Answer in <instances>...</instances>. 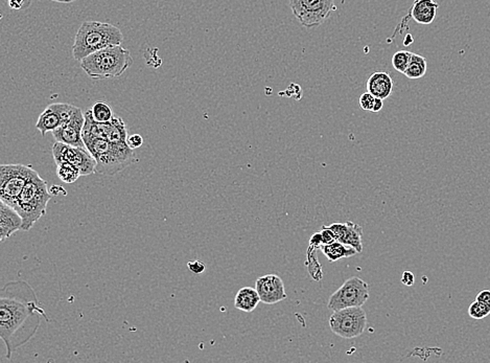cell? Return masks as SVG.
Returning <instances> with one entry per match:
<instances>
[{"label": "cell", "mask_w": 490, "mask_h": 363, "mask_svg": "<svg viewBox=\"0 0 490 363\" xmlns=\"http://www.w3.org/2000/svg\"><path fill=\"white\" fill-rule=\"evenodd\" d=\"M41 317L47 321L35 292L24 281H12L3 288L0 298V337L7 346V357L28 342L38 330Z\"/></svg>", "instance_id": "cell-1"}, {"label": "cell", "mask_w": 490, "mask_h": 363, "mask_svg": "<svg viewBox=\"0 0 490 363\" xmlns=\"http://www.w3.org/2000/svg\"><path fill=\"white\" fill-rule=\"evenodd\" d=\"M85 147L97 162L95 173L114 176L136 160L134 150L128 144H114L101 137H83Z\"/></svg>", "instance_id": "cell-2"}, {"label": "cell", "mask_w": 490, "mask_h": 363, "mask_svg": "<svg viewBox=\"0 0 490 363\" xmlns=\"http://www.w3.org/2000/svg\"><path fill=\"white\" fill-rule=\"evenodd\" d=\"M122 43L124 35L118 26L106 22H84L74 38L72 56L81 62L95 52L112 45H122Z\"/></svg>", "instance_id": "cell-3"}, {"label": "cell", "mask_w": 490, "mask_h": 363, "mask_svg": "<svg viewBox=\"0 0 490 363\" xmlns=\"http://www.w3.org/2000/svg\"><path fill=\"white\" fill-rule=\"evenodd\" d=\"M80 63L93 80H105L122 76L132 66L133 58L122 45H112L87 56Z\"/></svg>", "instance_id": "cell-4"}, {"label": "cell", "mask_w": 490, "mask_h": 363, "mask_svg": "<svg viewBox=\"0 0 490 363\" xmlns=\"http://www.w3.org/2000/svg\"><path fill=\"white\" fill-rule=\"evenodd\" d=\"M47 181L38 173L30 179L18 197L15 208L24 220L22 231H29L47 214V204L52 199Z\"/></svg>", "instance_id": "cell-5"}, {"label": "cell", "mask_w": 490, "mask_h": 363, "mask_svg": "<svg viewBox=\"0 0 490 363\" xmlns=\"http://www.w3.org/2000/svg\"><path fill=\"white\" fill-rule=\"evenodd\" d=\"M36 171L32 166L13 164L0 166V200L15 206L18 197Z\"/></svg>", "instance_id": "cell-6"}, {"label": "cell", "mask_w": 490, "mask_h": 363, "mask_svg": "<svg viewBox=\"0 0 490 363\" xmlns=\"http://www.w3.org/2000/svg\"><path fill=\"white\" fill-rule=\"evenodd\" d=\"M290 8L306 29L320 26L337 10L335 0H290Z\"/></svg>", "instance_id": "cell-7"}, {"label": "cell", "mask_w": 490, "mask_h": 363, "mask_svg": "<svg viewBox=\"0 0 490 363\" xmlns=\"http://www.w3.org/2000/svg\"><path fill=\"white\" fill-rule=\"evenodd\" d=\"M329 323L333 334L345 339H351L364 333L367 315L362 307H348L333 311Z\"/></svg>", "instance_id": "cell-8"}, {"label": "cell", "mask_w": 490, "mask_h": 363, "mask_svg": "<svg viewBox=\"0 0 490 363\" xmlns=\"http://www.w3.org/2000/svg\"><path fill=\"white\" fill-rule=\"evenodd\" d=\"M370 287L364 279L358 277L348 279L335 293L331 294L327 307L331 311L348 307H362L368 300Z\"/></svg>", "instance_id": "cell-9"}, {"label": "cell", "mask_w": 490, "mask_h": 363, "mask_svg": "<svg viewBox=\"0 0 490 363\" xmlns=\"http://www.w3.org/2000/svg\"><path fill=\"white\" fill-rule=\"evenodd\" d=\"M84 116L83 137H101L114 144L127 143L128 129L120 116H114L113 120L108 123H99L93 118L89 109L84 112Z\"/></svg>", "instance_id": "cell-10"}, {"label": "cell", "mask_w": 490, "mask_h": 363, "mask_svg": "<svg viewBox=\"0 0 490 363\" xmlns=\"http://www.w3.org/2000/svg\"><path fill=\"white\" fill-rule=\"evenodd\" d=\"M53 156L56 164L68 162L80 170L82 176L95 174L97 162L86 147H74L66 144L57 143L53 146Z\"/></svg>", "instance_id": "cell-11"}, {"label": "cell", "mask_w": 490, "mask_h": 363, "mask_svg": "<svg viewBox=\"0 0 490 363\" xmlns=\"http://www.w3.org/2000/svg\"><path fill=\"white\" fill-rule=\"evenodd\" d=\"M85 116L81 108L63 125L56 129L53 134L56 141L74 147H85L83 141V128H84Z\"/></svg>", "instance_id": "cell-12"}, {"label": "cell", "mask_w": 490, "mask_h": 363, "mask_svg": "<svg viewBox=\"0 0 490 363\" xmlns=\"http://www.w3.org/2000/svg\"><path fill=\"white\" fill-rule=\"evenodd\" d=\"M255 289L264 304H274L287 298L285 284L276 275H267L256 279Z\"/></svg>", "instance_id": "cell-13"}, {"label": "cell", "mask_w": 490, "mask_h": 363, "mask_svg": "<svg viewBox=\"0 0 490 363\" xmlns=\"http://www.w3.org/2000/svg\"><path fill=\"white\" fill-rule=\"evenodd\" d=\"M329 229L335 233V239L345 245L351 246L358 254L363 252V229L356 223H333Z\"/></svg>", "instance_id": "cell-14"}, {"label": "cell", "mask_w": 490, "mask_h": 363, "mask_svg": "<svg viewBox=\"0 0 490 363\" xmlns=\"http://www.w3.org/2000/svg\"><path fill=\"white\" fill-rule=\"evenodd\" d=\"M24 220L19 213L5 202H0V240L11 238L14 233L22 229Z\"/></svg>", "instance_id": "cell-15"}, {"label": "cell", "mask_w": 490, "mask_h": 363, "mask_svg": "<svg viewBox=\"0 0 490 363\" xmlns=\"http://www.w3.org/2000/svg\"><path fill=\"white\" fill-rule=\"evenodd\" d=\"M367 91L379 99L386 100L393 91V80L388 72H377L367 80Z\"/></svg>", "instance_id": "cell-16"}, {"label": "cell", "mask_w": 490, "mask_h": 363, "mask_svg": "<svg viewBox=\"0 0 490 363\" xmlns=\"http://www.w3.org/2000/svg\"><path fill=\"white\" fill-rule=\"evenodd\" d=\"M439 5L435 0H415L411 8V16L415 22L423 26L433 24Z\"/></svg>", "instance_id": "cell-17"}, {"label": "cell", "mask_w": 490, "mask_h": 363, "mask_svg": "<svg viewBox=\"0 0 490 363\" xmlns=\"http://www.w3.org/2000/svg\"><path fill=\"white\" fill-rule=\"evenodd\" d=\"M260 300V294L255 288L243 287L239 290L235 298V307L246 313L255 310Z\"/></svg>", "instance_id": "cell-18"}, {"label": "cell", "mask_w": 490, "mask_h": 363, "mask_svg": "<svg viewBox=\"0 0 490 363\" xmlns=\"http://www.w3.org/2000/svg\"><path fill=\"white\" fill-rule=\"evenodd\" d=\"M320 249L331 263L337 262L341 258H350V256L358 254L356 249H354L351 246L345 245L339 241H335L331 244H323Z\"/></svg>", "instance_id": "cell-19"}, {"label": "cell", "mask_w": 490, "mask_h": 363, "mask_svg": "<svg viewBox=\"0 0 490 363\" xmlns=\"http://www.w3.org/2000/svg\"><path fill=\"white\" fill-rule=\"evenodd\" d=\"M63 124L60 114L52 107L51 105L47 106V109L40 114L38 121H37L36 128L40 131L41 135L45 137L47 132H54L56 129L59 128Z\"/></svg>", "instance_id": "cell-20"}, {"label": "cell", "mask_w": 490, "mask_h": 363, "mask_svg": "<svg viewBox=\"0 0 490 363\" xmlns=\"http://www.w3.org/2000/svg\"><path fill=\"white\" fill-rule=\"evenodd\" d=\"M427 59L422 56L413 53L410 63H409L408 68H406L404 75L406 78L416 80V79L422 78L427 74Z\"/></svg>", "instance_id": "cell-21"}, {"label": "cell", "mask_w": 490, "mask_h": 363, "mask_svg": "<svg viewBox=\"0 0 490 363\" xmlns=\"http://www.w3.org/2000/svg\"><path fill=\"white\" fill-rule=\"evenodd\" d=\"M57 176L60 180L65 183H74L80 178V170L74 164L68 162H62L57 164Z\"/></svg>", "instance_id": "cell-22"}, {"label": "cell", "mask_w": 490, "mask_h": 363, "mask_svg": "<svg viewBox=\"0 0 490 363\" xmlns=\"http://www.w3.org/2000/svg\"><path fill=\"white\" fill-rule=\"evenodd\" d=\"M91 116L99 123H108L113 120L114 114L111 106L106 102H95L93 107L89 108Z\"/></svg>", "instance_id": "cell-23"}, {"label": "cell", "mask_w": 490, "mask_h": 363, "mask_svg": "<svg viewBox=\"0 0 490 363\" xmlns=\"http://www.w3.org/2000/svg\"><path fill=\"white\" fill-rule=\"evenodd\" d=\"M412 54L408 51H398L397 53L394 54L393 57H392V66H393L394 70L400 72V74H404L406 68H408L409 63H410Z\"/></svg>", "instance_id": "cell-24"}, {"label": "cell", "mask_w": 490, "mask_h": 363, "mask_svg": "<svg viewBox=\"0 0 490 363\" xmlns=\"http://www.w3.org/2000/svg\"><path fill=\"white\" fill-rule=\"evenodd\" d=\"M468 314L471 318L483 319L487 317L490 314V308L487 304H484V302H480V300H475V302H471V306L468 308Z\"/></svg>", "instance_id": "cell-25"}, {"label": "cell", "mask_w": 490, "mask_h": 363, "mask_svg": "<svg viewBox=\"0 0 490 363\" xmlns=\"http://www.w3.org/2000/svg\"><path fill=\"white\" fill-rule=\"evenodd\" d=\"M375 100H377V98L371 95L368 91L363 93L360 97V100H358L361 109L365 110V111L372 112L373 108H374Z\"/></svg>", "instance_id": "cell-26"}, {"label": "cell", "mask_w": 490, "mask_h": 363, "mask_svg": "<svg viewBox=\"0 0 490 363\" xmlns=\"http://www.w3.org/2000/svg\"><path fill=\"white\" fill-rule=\"evenodd\" d=\"M127 144L132 150L139 149L143 145V137L139 134L129 135L128 139H127Z\"/></svg>", "instance_id": "cell-27"}, {"label": "cell", "mask_w": 490, "mask_h": 363, "mask_svg": "<svg viewBox=\"0 0 490 363\" xmlns=\"http://www.w3.org/2000/svg\"><path fill=\"white\" fill-rule=\"evenodd\" d=\"M187 267H189V270L191 272L195 273V275H201L205 271V264L201 261H191V262L187 263Z\"/></svg>", "instance_id": "cell-28"}, {"label": "cell", "mask_w": 490, "mask_h": 363, "mask_svg": "<svg viewBox=\"0 0 490 363\" xmlns=\"http://www.w3.org/2000/svg\"><path fill=\"white\" fill-rule=\"evenodd\" d=\"M321 235H322L323 244H331L337 241L335 233L329 226H322Z\"/></svg>", "instance_id": "cell-29"}, {"label": "cell", "mask_w": 490, "mask_h": 363, "mask_svg": "<svg viewBox=\"0 0 490 363\" xmlns=\"http://www.w3.org/2000/svg\"><path fill=\"white\" fill-rule=\"evenodd\" d=\"M322 245L323 239L322 235H321V231L314 233L310 239V248H313V249H319V248H321V246Z\"/></svg>", "instance_id": "cell-30"}, {"label": "cell", "mask_w": 490, "mask_h": 363, "mask_svg": "<svg viewBox=\"0 0 490 363\" xmlns=\"http://www.w3.org/2000/svg\"><path fill=\"white\" fill-rule=\"evenodd\" d=\"M402 283L404 284V286H406V287H411V286L414 285V273L410 270H404L402 275Z\"/></svg>", "instance_id": "cell-31"}, {"label": "cell", "mask_w": 490, "mask_h": 363, "mask_svg": "<svg viewBox=\"0 0 490 363\" xmlns=\"http://www.w3.org/2000/svg\"><path fill=\"white\" fill-rule=\"evenodd\" d=\"M475 300H480V302H484V304H487L490 308V290L484 289L480 292L477 295Z\"/></svg>", "instance_id": "cell-32"}, {"label": "cell", "mask_w": 490, "mask_h": 363, "mask_svg": "<svg viewBox=\"0 0 490 363\" xmlns=\"http://www.w3.org/2000/svg\"><path fill=\"white\" fill-rule=\"evenodd\" d=\"M24 0H9V6L14 10H20L24 7Z\"/></svg>", "instance_id": "cell-33"}, {"label": "cell", "mask_w": 490, "mask_h": 363, "mask_svg": "<svg viewBox=\"0 0 490 363\" xmlns=\"http://www.w3.org/2000/svg\"><path fill=\"white\" fill-rule=\"evenodd\" d=\"M383 101L384 100L379 99V98H377V100H375L374 108H373L372 114H377V112H379L381 109H383Z\"/></svg>", "instance_id": "cell-34"}, {"label": "cell", "mask_w": 490, "mask_h": 363, "mask_svg": "<svg viewBox=\"0 0 490 363\" xmlns=\"http://www.w3.org/2000/svg\"><path fill=\"white\" fill-rule=\"evenodd\" d=\"M55 1H60V3H70V1H74V0H55Z\"/></svg>", "instance_id": "cell-35"}]
</instances>
